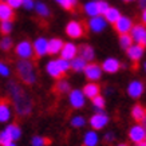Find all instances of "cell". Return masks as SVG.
Wrapping results in <instances>:
<instances>
[{
  "label": "cell",
  "mask_w": 146,
  "mask_h": 146,
  "mask_svg": "<svg viewBox=\"0 0 146 146\" xmlns=\"http://www.w3.org/2000/svg\"><path fill=\"white\" fill-rule=\"evenodd\" d=\"M12 118V107L8 101H0V123H7Z\"/></svg>",
  "instance_id": "cell-17"
},
{
  "label": "cell",
  "mask_w": 146,
  "mask_h": 146,
  "mask_svg": "<svg viewBox=\"0 0 146 146\" xmlns=\"http://www.w3.org/2000/svg\"><path fill=\"white\" fill-rule=\"evenodd\" d=\"M118 42H119L121 48L125 50V51L134 44V40L130 34H122V35H119V40H118Z\"/></svg>",
  "instance_id": "cell-30"
},
{
  "label": "cell",
  "mask_w": 146,
  "mask_h": 146,
  "mask_svg": "<svg viewBox=\"0 0 146 146\" xmlns=\"http://www.w3.org/2000/svg\"><path fill=\"white\" fill-rule=\"evenodd\" d=\"M5 1H7L13 9L19 8V7H22L23 5V0H5Z\"/></svg>",
  "instance_id": "cell-43"
},
{
  "label": "cell",
  "mask_w": 146,
  "mask_h": 146,
  "mask_svg": "<svg viewBox=\"0 0 146 146\" xmlns=\"http://www.w3.org/2000/svg\"><path fill=\"white\" fill-rule=\"evenodd\" d=\"M79 55L83 59H86L87 62H93L95 58V50L90 44H82L79 47Z\"/></svg>",
  "instance_id": "cell-22"
},
{
  "label": "cell",
  "mask_w": 146,
  "mask_h": 146,
  "mask_svg": "<svg viewBox=\"0 0 146 146\" xmlns=\"http://www.w3.org/2000/svg\"><path fill=\"white\" fill-rule=\"evenodd\" d=\"M126 54H127V58L131 62H139L142 58H143V55H145V47L134 43L131 47H129L126 50Z\"/></svg>",
  "instance_id": "cell-14"
},
{
  "label": "cell",
  "mask_w": 146,
  "mask_h": 146,
  "mask_svg": "<svg viewBox=\"0 0 146 146\" xmlns=\"http://www.w3.org/2000/svg\"><path fill=\"white\" fill-rule=\"evenodd\" d=\"M99 143V135L97 130H89L83 135V146H97Z\"/></svg>",
  "instance_id": "cell-20"
},
{
  "label": "cell",
  "mask_w": 146,
  "mask_h": 146,
  "mask_svg": "<svg viewBox=\"0 0 146 146\" xmlns=\"http://www.w3.org/2000/svg\"><path fill=\"white\" fill-rule=\"evenodd\" d=\"M56 60H58V64H59V67H60V70H62L63 74L67 72L68 70H71V60H67V59H63V58H59Z\"/></svg>",
  "instance_id": "cell-36"
},
{
  "label": "cell",
  "mask_w": 146,
  "mask_h": 146,
  "mask_svg": "<svg viewBox=\"0 0 146 146\" xmlns=\"http://www.w3.org/2000/svg\"><path fill=\"white\" fill-rule=\"evenodd\" d=\"M141 20H142V24H145V26H146V8H145V9H142Z\"/></svg>",
  "instance_id": "cell-45"
},
{
  "label": "cell",
  "mask_w": 146,
  "mask_h": 146,
  "mask_svg": "<svg viewBox=\"0 0 146 146\" xmlns=\"http://www.w3.org/2000/svg\"><path fill=\"white\" fill-rule=\"evenodd\" d=\"M137 146H146V141L141 142V143H137Z\"/></svg>",
  "instance_id": "cell-48"
},
{
  "label": "cell",
  "mask_w": 146,
  "mask_h": 146,
  "mask_svg": "<svg viewBox=\"0 0 146 146\" xmlns=\"http://www.w3.org/2000/svg\"><path fill=\"white\" fill-rule=\"evenodd\" d=\"M48 39H46L43 36H40V38H36L34 40V51H35V55L38 58H42L47 55L48 54Z\"/></svg>",
  "instance_id": "cell-13"
},
{
  "label": "cell",
  "mask_w": 146,
  "mask_h": 146,
  "mask_svg": "<svg viewBox=\"0 0 146 146\" xmlns=\"http://www.w3.org/2000/svg\"><path fill=\"white\" fill-rule=\"evenodd\" d=\"M129 138H130V141L134 142L135 145L146 141V127L142 123L137 122V123L133 125V126L130 127V130H129Z\"/></svg>",
  "instance_id": "cell-4"
},
{
  "label": "cell",
  "mask_w": 146,
  "mask_h": 146,
  "mask_svg": "<svg viewBox=\"0 0 146 146\" xmlns=\"http://www.w3.org/2000/svg\"><path fill=\"white\" fill-rule=\"evenodd\" d=\"M11 75V68L7 63L1 62L0 60V76H3V78H8Z\"/></svg>",
  "instance_id": "cell-40"
},
{
  "label": "cell",
  "mask_w": 146,
  "mask_h": 146,
  "mask_svg": "<svg viewBox=\"0 0 146 146\" xmlns=\"http://www.w3.org/2000/svg\"><path fill=\"white\" fill-rule=\"evenodd\" d=\"M59 5H62L64 9H71L74 8L78 3V0H55Z\"/></svg>",
  "instance_id": "cell-37"
},
{
  "label": "cell",
  "mask_w": 146,
  "mask_h": 146,
  "mask_svg": "<svg viewBox=\"0 0 146 146\" xmlns=\"http://www.w3.org/2000/svg\"><path fill=\"white\" fill-rule=\"evenodd\" d=\"M11 47H12V39L8 35L3 36L0 40V48L3 51H8V50H11Z\"/></svg>",
  "instance_id": "cell-35"
},
{
  "label": "cell",
  "mask_w": 146,
  "mask_h": 146,
  "mask_svg": "<svg viewBox=\"0 0 146 146\" xmlns=\"http://www.w3.org/2000/svg\"><path fill=\"white\" fill-rule=\"evenodd\" d=\"M12 28H13L12 20H4V22L0 23V32L4 34V35H8L9 32L12 31Z\"/></svg>",
  "instance_id": "cell-34"
},
{
  "label": "cell",
  "mask_w": 146,
  "mask_h": 146,
  "mask_svg": "<svg viewBox=\"0 0 146 146\" xmlns=\"http://www.w3.org/2000/svg\"><path fill=\"white\" fill-rule=\"evenodd\" d=\"M13 18V8L7 1H0V22L4 20H12Z\"/></svg>",
  "instance_id": "cell-19"
},
{
  "label": "cell",
  "mask_w": 146,
  "mask_h": 146,
  "mask_svg": "<svg viewBox=\"0 0 146 146\" xmlns=\"http://www.w3.org/2000/svg\"><path fill=\"white\" fill-rule=\"evenodd\" d=\"M9 142H12V138L9 137V134L7 133V130H1L0 131V146H5L8 145Z\"/></svg>",
  "instance_id": "cell-39"
},
{
  "label": "cell",
  "mask_w": 146,
  "mask_h": 146,
  "mask_svg": "<svg viewBox=\"0 0 146 146\" xmlns=\"http://www.w3.org/2000/svg\"><path fill=\"white\" fill-rule=\"evenodd\" d=\"M5 130L9 134V137L12 138V141H18V139L22 138V129L19 127L16 123H9L5 127Z\"/></svg>",
  "instance_id": "cell-28"
},
{
  "label": "cell",
  "mask_w": 146,
  "mask_h": 146,
  "mask_svg": "<svg viewBox=\"0 0 146 146\" xmlns=\"http://www.w3.org/2000/svg\"><path fill=\"white\" fill-rule=\"evenodd\" d=\"M131 117H133L134 121H137L141 123L142 121L146 118V109L142 105H135L131 109Z\"/></svg>",
  "instance_id": "cell-27"
},
{
  "label": "cell",
  "mask_w": 146,
  "mask_h": 146,
  "mask_svg": "<svg viewBox=\"0 0 146 146\" xmlns=\"http://www.w3.org/2000/svg\"><path fill=\"white\" fill-rule=\"evenodd\" d=\"M68 103L72 109H82L86 105V95H84L83 90H71L68 94Z\"/></svg>",
  "instance_id": "cell-5"
},
{
  "label": "cell",
  "mask_w": 146,
  "mask_h": 146,
  "mask_svg": "<svg viewBox=\"0 0 146 146\" xmlns=\"http://www.w3.org/2000/svg\"><path fill=\"white\" fill-rule=\"evenodd\" d=\"M78 54H79V48L76 47V44H74L72 42H68L63 46L62 51H60V58L67 59V60H72L75 56H78Z\"/></svg>",
  "instance_id": "cell-16"
},
{
  "label": "cell",
  "mask_w": 146,
  "mask_h": 146,
  "mask_svg": "<svg viewBox=\"0 0 146 146\" xmlns=\"http://www.w3.org/2000/svg\"><path fill=\"white\" fill-rule=\"evenodd\" d=\"M117 146H129V145H126V143H119V145H117Z\"/></svg>",
  "instance_id": "cell-50"
},
{
  "label": "cell",
  "mask_w": 146,
  "mask_h": 146,
  "mask_svg": "<svg viewBox=\"0 0 146 146\" xmlns=\"http://www.w3.org/2000/svg\"><path fill=\"white\" fill-rule=\"evenodd\" d=\"M7 91L11 98V102L13 105V109L20 117H26L34 109V102L31 97H28L27 93L24 91L22 86L15 82V80H9L7 83Z\"/></svg>",
  "instance_id": "cell-1"
},
{
  "label": "cell",
  "mask_w": 146,
  "mask_h": 146,
  "mask_svg": "<svg viewBox=\"0 0 146 146\" xmlns=\"http://www.w3.org/2000/svg\"><path fill=\"white\" fill-rule=\"evenodd\" d=\"M66 34L67 36H70L71 39H78L80 36H83L84 27L78 20H71V22L67 23L66 26Z\"/></svg>",
  "instance_id": "cell-10"
},
{
  "label": "cell",
  "mask_w": 146,
  "mask_h": 146,
  "mask_svg": "<svg viewBox=\"0 0 146 146\" xmlns=\"http://www.w3.org/2000/svg\"><path fill=\"white\" fill-rule=\"evenodd\" d=\"M83 93H84V95H86V98L93 99V98H95L97 95H99L101 89H99V86H98L95 82H91V83H87L83 87Z\"/></svg>",
  "instance_id": "cell-23"
},
{
  "label": "cell",
  "mask_w": 146,
  "mask_h": 146,
  "mask_svg": "<svg viewBox=\"0 0 146 146\" xmlns=\"http://www.w3.org/2000/svg\"><path fill=\"white\" fill-rule=\"evenodd\" d=\"M70 125L75 129H80L86 125V119H84V117H82V115H75V117H72L70 119Z\"/></svg>",
  "instance_id": "cell-33"
},
{
  "label": "cell",
  "mask_w": 146,
  "mask_h": 146,
  "mask_svg": "<svg viewBox=\"0 0 146 146\" xmlns=\"http://www.w3.org/2000/svg\"><path fill=\"white\" fill-rule=\"evenodd\" d=\"M121 67H122V64H121V62L117 58H111V56L106 58L103 60V63H102V68L107 74H115V72H118Z\"/></svg>",
  "instance_id": "cell-15"
},
{
  "label": "cell",
  "mask_w": 146,
  "mask_h": 146,
  "mask_svg": "<svg viewBox=\"0 0 146 146\" xmlns=\"http://www.w3.org/2000/svg\"><path fill=\"white\" fill-rule=\"evenodd\" d=\"M5 146H16V143H15V141H12V142H9L8 145H5Z\"/></svg>",
  "instance_id": "cell-47"
},
{
  "label": "cell",
  "mask_w": 146,
  "mask_h": 146,
  "mask_svg": "<svg viewBox=\"0 0 146 146\" xmlns=\"http://www.w3.org/2000/svg\"><path fill=\"white\" fill-rule=\"evenodd\" d=\"M35 0H23V5L22 7H24L26 9H32L35 8Z\"/></svg>",
  "instance_id": "cell-42"
},
{
  "label": "cell",
  "mask_w": 146,
  "mask_h": 146,
  "mask_svg": "<svg viewBox=\"0 0 146 146\" xmlns=\"http://www.w3.org/2000/svg\"><path fill=\"white\" fill-rule=\"evenodd\" d=\"M46 71H47V74H48L51 78H55V79H60L63 75V72H62V70H60L59 64H58L56 59H52V60L47 62V64H46Z\"/></svg>",
  "instance_id": "cell-18"
},
{
  "label": "cell",
  "mask_w": 146,
  "mask_h": 146,
  "mask_svg": "<svg viewBox=\"0 0 146 146\" xmlns=\"http://www.w3.org/2000/svg\"><path fill=\"white\" fill-rule=\"evenodd\" d=\"M114 133L113 131H107L106 134H105V141L107 142V143H110V142H113L114 141Z\"/></svg>",
  "instance_id": "cell-44"
},
{
  "label": "cell",
  "mask_w": 146,
  "mask_h": 146,
  "mask_svg": "<svg viewBox=\"0 0 146 146\" xmlns=\"http://www.w3.org/2000/svg\"><path fill=\"white\" fill-rule=\"evenodd\" d=\"M133 27H134L133 20L129 18V16H125V15H122L114 24L115 31L118 32L119 35H122V34H130L131 30H133Z\"/></svg>",
  "instance_id": "cell-6"
},
{
  "label": "cell",
  "mask_w": 146,
  "mask_h": 146,
  "mask_svg": "<svg viewBox=\"0 0 146 146\" xmlns=\"http://www.w3.org/2000/svg\"><path fill=\"white\" fill-rule=\"evenodd\" d=\"M83 72L90 82H97V80H99L102 78L103 68H102V66L97 64V63H89V64L86 66Z\"/></svg>",
  "instance_id": "cell-9"
},
{
  "label": "cell",
  "mask_w": 146,
  "mask_h": 146,
  "mask_svg": "<svg viewBox=\"0 0 146 146\" xmlns=\"http://www.w3.org/2000/svg\"><path fill=\"white\" fill-rule=\"evenodd\" d=\"M145 91V84L142 83L141 80L138 79H134L131 80L130 83L127 84V89H126V93L130 98L133 99H138V98L142 97V94Z\"/></svg>",
  "instance_id": "cell-11"
},
{
  "label": "cell",
  "mask_w": 146,
  "mask_h": 146,
  "mask_svg": "<svg viewBox=\"0 0 146 146\" xmlns=\"http://www.w3.org/2000/svg\"><path fill=\"white\" fill-rule=\"evenodd\" d=\"M107 27V20L105 19L103 15H98V16H93L90 18L89 20V28L91 32H95V34H99V32H103Z\"/></svg>",
  "instance_id": "cell-12"
},
{
  "label": "cell",
  "mask_w": 146,
  "mask_h": 146,
  "mask_svg": "<svg viewBox=\"0 0 146 146\" xmlns=\"http://www.w3.org/2000/svg\"><path fill=\"white\" fill-rule=\"evenodd\" d=\"M16 72L23 83L34 84L36 82V68L31 59H19L16 62Z\"/></svg>",
  "instance_id": "cell-2"
},
{
  "label": "cell",
  "mask_w": 146,
  "mask_h": 146,
  "mask_svg": "<svg viewBox=\"0 0 146 146\" xmlns=\"http://www.w3.org/2000/svg\"><path fill=\"white\" fill-rule=\"evenodd\" d=\"M103 16H105V19L107 20V23H110V24H115V22L122 16V13H121V11L117 8V7H110V8L105 12Z\"/></svg>",
  "instance_id": "cell-24"
},
{
  "label": "cell",
  "mask_w": 146,
  "mask_h": 146,
  "mask_svg": "<svg viewBox=\"0 0 146 146\" xmlns=\"http://www.w3.org/2000/svg\"><path fill=\"white\" fill-rule=\"evenodd\" d=\"M83 9L90 18L101 15V13H99V8H98V0H90V1H87V3L83 5Z\"/></svg>",
  "instance_id": "cell-26"
},
{
  "label": "cell",
  "mask_w": 146,
  "mask_h": 146,
  "mask_svg": "<svg viewBox=\"0 0 146 146\" xmlns=\"http://www.w3.org/2000/svg\"><path fill=\"white\" fill-rule=\"evenodd\" d=\"M47 143H48V141L40 135H34L31 139V146H46Z\"/></svg>",
  "instance_id": "cell-38"
},
{
  "label": "cell",
  "mask_w": 146,
  "mask_h": 146,
  "mask_svg": "<svg viewBox=\"0 0 146 146\" xmlns=\"http://www.w3.org/2000/svg\"><path fill=\"white\" fill-rule=\"evenodd\" d=\"M98 8H99V13L101 15H105V12L110 8V4L107 1H105V0H98Z\"/></svg>",
  "instance_id": "cell-41"
},
{
  "label": "cell",
  "mask_w": 146,
  "mask_h": 146,
  "mask_svg": "<svg viewBox=\"0 0 146 146\" xmlns=\"http://www.w3.org/2000/svg\"><path fill=\"white\" fill-rule=\"evenodd\" d=\"M125 3H131V1H138V0H122Z\"/></svg>",
  "instance_id": "cell-49"
},
{
  "label": "cell",
  "mask_w": 146,
  "mask_h": 146,
  "mask_svg": "<svg viewBox=\"0 0 146 146\" xmlns=\"http://www.w3.org/2000/svg\"><path fill=\"white\" fill-rule=\"evenodd\" d=\"M130 35L133 38L134 43L146 47V26L145 24H142V23L141 24H134Z\"/></svg>",
  "instance_id": "cell-8"
},
{
  "label": "cell",
  "mask_w": 146,
  "mask_h": 146,
  "mask_svg": "<svg viewBox=\"0 0 146 146\" xmlns=\"http://www.w3.org/2000/svg\"><path fill=\"white\" fill-rule=\"evenodd\" d=\"M138 5L141 9H145L146 8V0H138Z\"/></svg>",
  "instance_id": "cell-46"
},
{
  "label": "cell",
  "mask_w": 146,
  "mask_h": 146,
  "mask_svg": "<svg viewBox=\"0 0 146 146\" xmlns=\"http://www.w3.org/2000/svg\"><path fill=\"white\" fill-rule=\"evenodd\" d=\"M15 54L19 56V59H31L35 55L34 44L30 43L28 40H22L15 47Z\"/></svg>",
  "instance_id": "cell-3"
},
{
  "label": "cell",
  "mask_w": 146,
  "mask_h": 146,
  "mask_svg": "<svg viewBox=\"0 0 146 146\" xmlns=\"http://www.w3.org/2000/svg\"><path fill=\"white\" fill-rule=\"evenodd\" d=\"M91 101H93L94 113H103V109H105V105H106L105 98H103L101 94H99V95H97L95 98H93Z\"/></svg>",
  "instance_id": "cell-29"
},
{
  "label": "cell",
  "mask_w": 146,
  "mask_h": 146,
  "mask_svg": "<svg viewBox=\"0 0 146 146\" xmlns=\"http://www.w3.org/2000/svg\"><path fill=\"white\" fill-rule=\"evenodd\" d=\"M63 46H64V43H63V40L59 39V38H52V39H50V42H48V54H51V55L60 54Z\"/></svg>",
  "instance_id": "cell-21"
},
{
  "label": "cell",
  "mask_w": 146,
  "mask_h": 146,
  "mask_svg": "<svg viewBox=\"0 0 146 146\" xmlns=\"http://www.w3.org/2000/svg\"><path fill=\"white\" fill-rule=\"evenodd\" d=\"M87 64H89L87 60L79 55V56H75L71 60V70H74L75 72H83Z\"/></svg>",
  "instance_id": "cell-25"
},
{
  "label": "cell",
  "mask_w": 146,
  "mask_h": 146,
  "mask_svg": "<svg viewBox=\"0 0 146 146\" xmlns=\"http://www.w3.org/2000/svg\"><path fill=\"white\" fill-rule=\"evenodd\" d=\"M35 11L39 16H42V18H47V16L50 15V8L47 7L46 3H43V1H38V3H36L35 4Z\"/></svg>",
  "instance_id": "cell-31"
},
{
  "label": "cell",
  "mask_w": 146,
  "mask_h": 146,
  "mask_svg": "<svg viewBox=\"0 0 146 146\" xmlns=\"http://www.w3.org/2000/svg\"><path fill=\"white\" fill-rule=\"evenodd\" d=\"M143 70H145V72H146V62L143 63Z\"/></svg>",
  "instance_id": "cell-51"
},
{
  "label": "cell",
  "mask_w": 146,
  "mask_h": 146,
  "mask_svg": "<svg viewBox=\"0 0 146 146\" xmlns=\"http://www.w3.org/2000/svg\"><path fill=\"white\" fill-rule=\"evenodd\" d=\"M109 121H110V118L105 111L103 113H94V115L90 118V126L94 130H101L109 125Z\"/></svg>",
  "instance_id": "cell-7"
},
{
  "label": "cell",
  "mask_w": 146,
  "mask_h": 146,
  "mask_svg": "<svg viewBox=\"0 0 146 146\" xmlns=\"http://www.w3.org/2000/svg\"><path fill=\"white\" fill-rule=\"evenodd\" d=\"M56 91L60 94H66V93H70L71 89H70V83L67 82L66 79H59L56 83Z\"/></svg>",
  "instance_id": "cell-32"
}]
</instances>
